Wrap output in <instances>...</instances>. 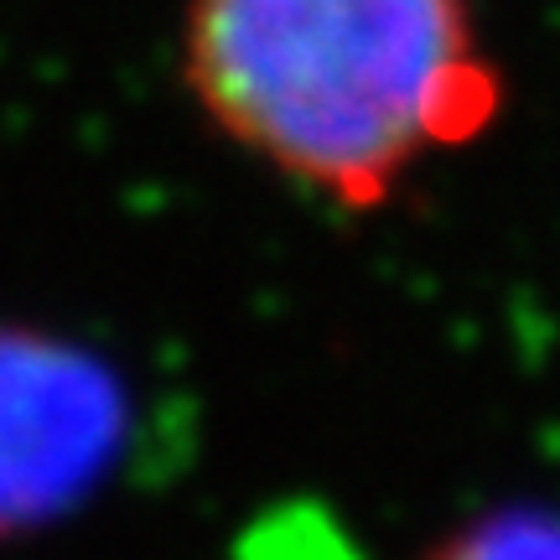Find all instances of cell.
Returning <instances> with one entry per match:
<instances>
[{
    "instance_id": "cell-1",
    "label": "cell",
    "mask_w": 560,
    "mask_h": 560,
    "mask_svg": "<svg viewBox=\"0 0 560 560\" xmlns=\"http://www.w3.org/2000/svg\"><path fill=\"white\" fill-rule=\"evenodd\" d=\"M187 68L240 145L353 208L499 104L462 0H192Z\"/></svg>"
},
{
    "instance_id": "cell-2",
    "label": "cell",
    "mask_w": 560,
    "mask_h": 560,
    "mask_svg": "<svg viewBox=\"0 0 560 560\" xmlns=\"http://www.w3.org/2000/svg\"><path fill=\"white\" fill-rule=\"evenodd\" d=\"M130 400L83 348L0 332V540L68 514L125 452Z\"/></svg>"
},
{
    "instance_id": "cell-3",
    "label": "cell",
    "mask_w": 560,
    "mask_h": 560,
    "mask_svg": "<svg viewBox=\"0 0 560 560\" xmlns=\"http://www.w3.org/2000/svg\"><path fill=\"white\" fill-rule=\"evenodd\" d=\"M425 560H560V509H493L446 535Z\"/></svg>"
}]
</instances>
